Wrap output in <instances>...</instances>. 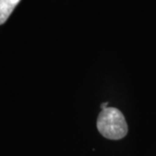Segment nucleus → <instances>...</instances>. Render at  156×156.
Listing matches in <instances>:
<instances>
[{
	"label": "nucleus",
	"mask_w": 156,
	"mask_h": 156,
	"mask_svg": "<svg viewBox=\"0 0 156 156\" xmlns=\"http://www.w3.org/2000/svg\"><path fill=\"white\" fill-rule=\"evenodd\" d=\"M20 0H0V25L5 23Z\"/></svg>",
	"instance_id": "f03ea898"
},
{
	"label": "nucleus",
	"mask_w": 156,
	"mask_h": 156,
	"mask_svg": "<svg viewBox=\"0 0 156 156\" xmlns=\"http://www.w3.org/2000/svg\"><path fill=\"white\" fill-rule=\"evenodd\" d=\"M108 102H104V103H101V108L103 110V109H105L108 108Z\"/></svg>",
	"instance_id": "7ed1b4c3"
},
{
	"label": "nucleus",
	"mask_w": 156,
	"mask_h": 156,
	"mask_svg": "<svg viewBox=\"0 0 156 156\" xmlns=\"http://www.w3.org/2000/svg\"><path fill=\"white\" fill-rule=\"evenodd\" d=\"M96 126L100 134L109 140L122 139L128 134V124L123 114L115 108L101 110L97 118Z\"/></svg>",
	"instance_id": "f257e3e1"
}]
</instances>
